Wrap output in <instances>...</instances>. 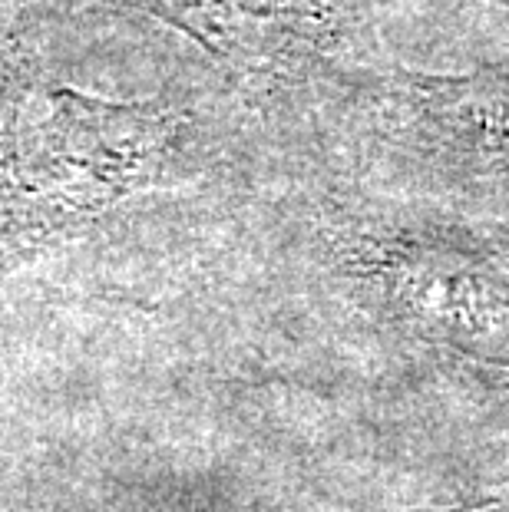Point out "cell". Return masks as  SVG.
I'll use <instances>...</instances> for the list:
<instances>
[{
    "label": "cell",
    "instance_id": "1",
    "mask_svg": "<svg viewBox=\"0 0 509 512\" xmlns=\"http://www.w3.org/2000/svg\"><path fill=\"white\" fill-rule=\"evenodd\" d=\"M453 512H506V506L490 503V506H467V509H453Z\"/></svg>",
    "mask_w": 509,
    "mask_h": 512
}]
</instances>
